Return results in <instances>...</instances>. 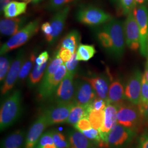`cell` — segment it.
<instances>
[{
    "instance_id": "cell-49",
    "label": "cell",
    "mask_w": 148,
    "mask_h": 148,
    "mask_svg": "<svg viewBox=\"0 0 148 148\" xmlns=\"http://www.w3.org/2000/svg\"><path fill=\"white\" fill-rule=\"evenodd\" d=\"M42 0H27V3H30V2H32L33 3H39L40 2H41Z\"/></svg>"
},
{
    "instance_id": "cell-20",
    "label": "cell",
    "mask_w": 148,
    "mask_h": 148,
    "mask_svg": "<svg viewBox=\"0 0 148 148\" xmlns=\"http://www.w3.org/2000/svg\"><path fill=\"white\" fill-rule=\"evenodd\" d=\"M125 90L121 82L119 79L113 81L109 86L107 104L110 103L119 107L125 103Z\"/></svg>"
},
{
    "instance_id": "cell-11",
    "label": "cell",
    "mask_w": 148,
    "mask_h": 148,
    "mask_svg": "<svg viewBox=\"0 0 148 148\" xmlns=\"http://www.w3.org/2000/svg\"><path fill=\"white\" fill-rule=\"evenodd\" d=\"M74 104V103L69 104L56 103L55 106L46 108L43 114L46 118L48 126L66 123Z\"/></svg>"
},
{
    "instance_id": "cell-37",
    "label": "cell",
    "mask_w": 148,
    "mask_h": 148,
    "mask_svg": "<svg viewBox=\"0 0 148 148\" xmlns=\"http://www.w3.org/2000/svg\"><path fill=\"white\" fill-rule=\"evenodd\" d=\"M78 63L79 60L76 58V53H75L73 55L72 58L70 59L69 61L64 63L66 68V72L69 74L75 75L77 71Z\"/></svg>"
},
{
    "instance_id": "cell-5",
    "label": "cell",
    "mask_w": 148,
    "mask_h": 148,
    "mask_svg": "<svg viewBox=\"0 0 148 148\" xmlns=\"http://www.w3.org/2000/svg\"><path fill=\"white\" fill-rule=\"evenodd\" d=\"M112 18L110 14L93 5L82 6L76 13L77 21L88 26H97L106 24Z\"/></svg>"
},
{
    "instance_id": "cell-16",
    "label": "cell",
    "mask_w": 148,
    "mask_h": 148,
    "mask_svg": "<svg viewBox=\"0 0 148 148\" xmlns=\"http://www.w3.org/2000/svg\"><path fill=\"white\" fill-rule=\"evenodd\" d=\"M70 8L69 5L62 8L56 12L51 19L50 23L53 29V32L46 39L48 42L53 43L58 38L63 30L65 23L69 15Z\"/></svg>"
},
{
    "instance_id": "cell-27",
    "label": "cell",
    "mask_w": 148,
    "mask_h": 148,
    "mask_svg": "<svg viewBox=\"0 0 148 148\" xmlns=\"http://www.w3.org/2000/svg\"><path fill=\"white\" fill-rule=\"evenodd\" d=\"M96 50L93 45L79 44L76 52V58L79 61H88L95 55Z\"/></svg>"
},
{
    "instance_id": "cell-25",
    "label": "cell",
    "mask_w": 148,
    "mask_h": 148,
    "mask_svg": "<svg viewBox=\"0 0 148 148\" xmlns=\"http://www.w3.org/2000/svg\"><path fill=\"white\" fill-rule=\"evenodd\" d=\"M81 36L77 30H73L64 37L61 41L59 48H64L69 49L72 53H76L79 45Z\"/></svg>"
},
{
    "instance_id": "cell-34",
    "label": "cell",
    "mask_w": 148,
    "mask_h": 148,
    "mask_svg": "<svg viewBox=\"0 0 148 148\" xmlns=\"http://www.w3.org/2000/svg\"><path fill=\"white\" fill-rule=\"evenodd\" d=\"M76 1L77 0H49L48 8L51 11H58Z\"/></svg>"
},
{
    "instance_id": "cell-43",
    "label": "cell",
    "mask_w": 148,
    "mask_h": 148,
    "mask_svg": "<svg viewBox=\"0 0 148 148\" xmlns=\"http://www.w3.org/2000/svg\"><path fill=\"white\" fill-rule=\"evenodd\" d=\"M41 30L45 35V37H47L51 35L53 32V29L51 25V23L49 22H45L43 23L41 26Z\"/></svg>"
},
{
    "instance_id": "cell-21",
    "label": "cell",
    "mask_w": 148,
    "mask_h": 148,
    "mask_svg": "<svg viewBox=\"0 0 148 148\" xmlns=\"http://www.w3.org/2000/svg\"><path fill=\"white\" fill-rule=\"evenodd\" d=\"M68 137L70 148H95V144H97L77 130L69 131Z\"/></svg>"
},
{
    "instance_id": "cell-36",
    "label": "cell",
    "mask_w": 148,
    "mask_h": 148,
    "mask_svg": "<svg viewBox=\"0 0 148 148\" xmlns=\"http://www.w3.org/2000/svg\"><path fill=\"white\" fill-rule=\"evenodd\" d=\"M148 103V83L144 74L142 75L140 99L139 104H145Z\"/></svg>"
},
{
    "instance_id": "cell-13",
    "label": "cell",
    "mask_w": 148,
    "mask_h": 148,
    "mask_svg": "<svg viewBox=\"0 0 148 148\" xmlns=\"http://www.w3.org/2000/svg\"><path fill=\"white\" fill-rule=\"evenodd\" d=\"M126 43L130 49L137 51L140 48V33L137 22L133 12L128 14L123 24Z\"/></svg>"
},
{
    "instance_id": "cell-32",
    "label": "cell",
    "mask_w": 148,
    "mask_h": 148,
    "mask_svg": "<svg viewBox=\"0 0 148 148\" xmlns=\"http://www.w3.org/2000/svg\"><path fill=\"white\" fill-rule=\"evenodd\" d=\"M53 141L58 148H70L69 139L65 137L62 133L52 131Z\"/></svg>"
},
{
    "instance_id": "cell-41",
    "label": "cell",
    "mask_w": 148,
    "mask_h": 148,
    "mask_svg": "<svg viewBox=\"0 0 148 148\" xmlns=\"http://www.w3.org/2000/svg\"><path fill=\"white\" fill-rule=\"evenodd\" d=\"M57 51L59 57L62 60L63 63L69 61L72 58L73 55L74 54L69 51V49L64 48H59Z\"/></svg>"
},
{
    "instance_id": "cell-46",
    "label": "cell",
    "mask_w": 148,
    "mask_h": 148,
    "mask_svg": "<svg viewBox=\"0 0 148 148\" xmlns=\"http://www.w3.org/2000/svg\"><path fill=\"white\" fill-rule=\"evenodd\" d=\"M11 2V0H0V10L2 12L5 6Z\"/></svg>"
},
{
    "instance_id": "cell-28",
    "label": "cell",
    "mask_w": 148,
    "mask_h": 148,
    "mask_svg": "<svg viewBox=\"0 0 148 148\" xmlns=\"http://www.w3.org/2000/svg\"><path fill=\"white\" fill-rule=\"evenodd\" d=\"M36 54L37 52L34 51L27 57V59H25L19 74L18 79V81H23L27 78L28 75L30 74L34 64H35L36 59L37 58Z\"/></svg>"
},
{
    "instance_id": "cell-17",
    "label": "cell",
    "mask_w": 148,
    "mask_h": 148,
    "mask_svg": "<svg viewBox=\"0 0 148 148\" xmlns=\"http://www.w3.org/2000/svg\"><path fill=\"white\" fill-rule=\"evenodd\" d=\"M118 107L110 103L107 104L104 109V119L102 126L98 130L100 133L101 143L99 146L104 147L108 134L117 124V112Z\"/></svg>"
},
{
    "instance_id": "cell-40",
    "label": "cell",
    "mask_w": 148,
    "mask_h": 148,
    "mask_svg": "<svg viewBox=\"0 0 148 148\" xmlns=\"http://www.w3.org/2000/svg\"><path fill=\"white\" fill-rule=\"evenodd\" d=\"M107 105L105 100L97 97L91 104L92 109L95 110H104Z\"/></svg>"
},
{
    "instance_id": "cell-52",
    "label": "cell",
    "mask_w": 148,
    "mask_h": 148,
    "mask_svg": "<svg viewBox=\"0 0 148 148\" xmlns=\"http://www.w3.org/2000/svg\"><path fill=\"white\" fill-rule=\"evenodd\" d=\"M112 1H116V0H112Z\"/></svg>"
},
{
    "instance_id": "cell-15",
    "label": "cell",
    "mask_w": 148,
    "mask_h": 148,
    "mask_svg": "<svg viewBox=\"0 0 148 148\" xmlns=\"http://www.w3.org/2000/svg\"><path fill=\"white\" fill-rule=\"evenodd\" d=\"M48 126L43 114L38 117L32 123L27 133L23 148H36L45 130Z\"/></svg>"
},
{
    "instance_id": "cell-10",
    "label": "cell",
    "mask_w": 148,
    "mask_h": 148,
    "mask_svg": "<svg viewBox=\"0 0 148 148\" xmlns=\"http://www.w3.org/2000/svg\"><path fill=\"white\" fill-rule=\"evenodd\" d=\"M74 75L66 72L54 93L56 103L69 104L74 103L75 92Z\"/></svg>"
},
{
    "instance_id": "cell-38",
    "label": "cell",
    "mask_w": 148,
    "mask_h": 148,
    "mask_svg": "<svg viewBox=\"0 0 148 148\" xmlns=\"http://www.w3.org/2000/svg\"><path fill=\"white\" fill-rule=\"evenodd\" d=\"M51 144H54L53 141L52 131H48L43 134L38 142L37 146L43 147L45 145Z\"/></svg>"
},
{
    "instance_id": "cell-6",
    "label": "cell",
    "mask_w": 148,
    "mask_h": 148,
    "mask_svg": "<svg viewBox=\"0 0 148 148\" xmlns=\"http://www.w3.org/2000/svg\"><path fill=\"white\" fill-rule=\"evenodd\" d=\"M136 135V132L131 128L117 123L108 135L104 147L127 148Z\"/></svg>"
},
{
    "instance_id": "cell-19",
    "label": "cell",
    "mask_w": 148,
    "mask_h": 148,
    "mask_svg": "<svg viewBox=\"0 0 148 148\" xmlns=\"http://www.w3.org/2000/svg\"><path fill=\"white\" fill-rule=\"evenodd\" d=\"M26 17L5 18L0 21V32L5 36L14 35L25 26Z\"/></svg>"
},
{
    "instance_id": "cell-26",
    "label": "cell",
    "mask_w": 148,
    "mask_h": 148,
    "mask_svg": "<svg viewBox=\"0 0 148 148\" xmlns=\"http://www.w3.org/2000/svg\"><path fill=\"white\" fill-rule=\"evenodd\" d=\"M47 65L48 63H46L42 65H38L35 64L34 68L32 70V72L29 76L27 82L29 87H34L40 82L41 79H42Z\"/></svg>"
},
{
    "instance_id": "cell-9",
    "label": "cell",
    "mask_w": 148,
    "mask_h": 148,
    "mask_svg": "<svg viewBox=\"0 0 148 148\" xmlns=\"http://www.w3.org/2000/svg\"><path fill=\"white\" fill-rule=\"evenodd\" d=\"M74 103L76 105L90 106L97 97L95 90L90 83L81 77L75 80Z\"/></svg>"
},
{
    "instance_id": "cell-8",
    "label": "cell",
    "mask_w": 148,
    "mask_h": 148,
    "mask_svg": "<svg viewBox=\"0 0 148 148\" xmlns=\"http://www.w3.org/2000/svg\"><path fill=\"white\" fill-rule=\"evenodd\" d=\"M66 74V68L64 63H63L51 77L42 79L38 90L39 98L42 100H45L54 95Z\"/></svg>"
},
{
    "instance_id": "cell-42",
    "label": "cell",
    "mask_w": 148,
    "mask_h": 148,
    "mask_svg": "<svg viewBox=\"0 0 148 148\" xmlns=\"http://www.w3.org/2000/svg\"><path fill=\"white\" fill-rule=\"evenodd\" d=\"M49 58V54L47 51H44L42 53L38 55L36 59L35 64L38 65H42L46 63H47L48 60Z\"/></svg>"
},
{
    "instance_id": "cell-33",
    "label": "cell",
    "mask_w": 148,
    "mask_h": 148,
    "mask_svg": "<svg viewBox=\"0 0 148 148\" xmlns=\"http://www.w3.org/2000/svg\"><path fill=\"white\" fill-rule=\"evenodd\" d=\"M98 38L101 45L109 51V53H111L112 49V43L108 32L102 29L101 32H98Z\"/></svg>"
},
{
    "instance_id": "cell-12",
    "label": "cell",
    "mask_w": 148,
    "mask_h": 148,
    "mask_svg": "<svg viewBox=\"0 0 148 148\" xmlns=\"http://www.w3.org/2000/svg\"><path fill=\"white\" fill-rule=\"evenodd\" d=\"M25 59V51L21 49L19 51L16 58L13 61L11 68L1 87V94L2 95H7L14 87L16 82L18 79L21 66Z\"/></svg>"
},
{
    "instance_id": "cell-7",
    "label": "cell",
    "mask_w": 148,
    "mask_h": 148,
    "mask_svg": "<svg viewBox=\"0 0 148 148\" xmlns=\"http://www.w3.org/2000/svg\"><path fill=\"white\" fill-rule=\"evenodd\" d=\"M139 29L140 50L143 56L148 53V9L144 5H136L133 10Z\"/></svg>"
},
{
    "instance_id": "cell-30",
    "label": "cell",
    "mask_w": 148,
    "mask_h": 148,
    "mask_svg": "<svg viewBox=\"0 0 148 148\" xmlns=\"http://www.w3.org/2000/svg\"><path fill=\"white\" fill-rule=\"evenodd\" d=\"M12 59L9 55L3 54L0 58V81L4 82L12 63Z\"/></svg>"
},
{
    "instance_id": "cell-48",
    "label": "cell",
    "mask_w": 148,
    "mask_h": 148,
    "mask_svg": "<svg viewBox=\"0 0 148 148\" xmlns=\"http://www.w3.org/2000/svg\"><path fill=\"white\" fill-rule=\"evenodd\" d=\"M148 0H135L136 2V6L138 5H144L145 2H146Z\"/></svg>"
},
{
    "instance_id": "cell-1",
    "label": "cell",
    "mask_w": 148,
    "mask_h": 148,
    "mask_svg": "<svg viewBox=\"0 0 148 148\" xmlns=\"http://www.w3.org/2000/svg\"><path fill=\"white\" fill-rule=\"evenodd\" d=\"M22 114L21 92L16 90L8 96L1 106L0 130L3 131L11 127L19 119Z\"/></svg>"
},
{
    "instance_id": "cell-23",
    "label": "cell",
    "mask_w": 148,
    "mask_h": 148,
    "mask_svg": "<svg viewBox=\"0 0 148 148\" xmlns=\"http://www.w3.org/2000/svg\"><path fill=\"white\" fill-rule=\"evenodd\" d=\"M91 109V105L80 106L74 104L71 108L66 123L74 126L81 119L84 117H88Z\"/></svg>"
},
{
    "instance_id": "cell-51",
    "label": "cell",
    "mask_w": 148,
    "mask_h": 148,
    "mask_svg": "<svg viewBox=\"0 0 148 148\" xmlns=\"http://www.w3.org/2000/svg\"><path fill=\"white\" fill-rule=\"evenodd\" d=\"M36 148H40V147H36Z\"/></svg>"
},
{
    "instance_id": "cell-47",
    "label": "cell",
    "mask_w": 148,
    "mask_h": 148,
    "mask_svg": "<svg viewBox=\"0 0 148 148\" xmlns=\"http://www.w3.org/2000/svg\"><path fill=\"white\" fill-rule=\"evenodd\" d=\"M144 75L145 76V78H146V79H147L148 83V54H147V64H146Z\"/></svg>"
},
{
    "instance_id": "cell-22",
    "label": "cell",
    "mask_w": 148,
    "mask_h": 148,
    "mask_svg": "<svg viewBox=\"0 0 148 148\" xmlns=\"http://www.w3.org/2000/svg\"><path fill=\"white\" fill-rule=\"evenodd\" d=\"M26 136L27 134L24 130H18L12 133L2 141L1 148H24Z\"/></svg>"
},
{
    "instance_id": "cell-18",
    "label": "cell",
    "mask_w": 148,
    "mask_h": 148,
    "mask_svg": "<svg viewBox=\"0 0 148 148\" xmlns=\"http://www.w3.org/2000/svg\"><path fill=\"white\" fill-rule=\"evenodd\" d=\"M81 77L90 83L95 90L98 97L108 102V95L110 86L108 77L104 75H99L91 77L82 76Z\"/></svg>"
},
{
    "instance_id": "cell-14",
    "label": "cell",
    "mask_w": 148,
    "mask_h": 148,
    "mask_svg": "<svg viewBox=\"0 0 148 148\" xmlns=\"http://www.w3.org/2000/svg\"><path fill=\"white\" fill-rule=\"evenodd\" d=\"M142 75L139 70H136L128 79L125 90L126 99L135 105L140 102Z\"/></svg>"
},
{
    "instance_id": "cell-2",
    "label": "cell",
    "mask_w": 148,
    "mask_h": 148,
    "mask_svg": "<svg viewBox=\"0 0 148 148\" xmlns=\"http://www.w3.org/2000/svg\"><path fill=\"white\" fill-rule=\"evenodd\" d=\"M143 114L138 105L131 103H124L118 107L117 123L131 128L134 131L139 130L143 123Z\"/></svg>"
},
{
    "instance_id": "cell-24",
    "label": "cell",
    "mask_w": 148,
    "mask_h": 148,
    "mask_svg": "<svg viewBox=\"0 0 148 148\" xmlns=\"http://www.w3.org/2000/svg\"><path fill=\"white\" fill-rule=\"evenodd\" d=\"M27 4L25 2L11 1L3 10V14L6 18H14L24 14L27 11Z\"/></svg>"
},
{
    "instance_id": "cell-45",
    "label": "cell",
    "mask_w": 148,
    "mask_h": 148,
    "mask_svg": "<svg viewBox=\"0 0 148 148\" xmlns=\"http://www.w3.org/2000/svg\"><path fill=\"white\" fill-rule=\"evenodd\" d=\"M138 148H148V135H144L140 138Z\"/></svg>"
},
{
    "instance_id": "cell-29",
    "label": "cell",
    "mask_w": 148,
    "mask_h": 148,
    "mask_svg": "<svg viewBox=\"0 0 148 148\" xmlns=\"http://www.w3.org/2000/svg\"><path fill=\"white\" fill-rule=\"evenodd\" d=\"M104 119V110H95L91 109L90 111L88 119L92 127L99 130L103 125Z\"/></svg>"
},
{
    "instance_id": "cell-39",
    "label": "cell",
    "mask_w": 148,
    "mask_h": 148,
    "mask_svg": "<svg viewBox=\"0 0 148 148\" xmlns=\"http://www.w3.org/2000/svg\"><path fill=\"white\" fill-rule=\"evenodd\" d=\"M74 127L76 130L79 131L81 132L89 130L92 127L88 117H84L81 119L76 125H74Z\"/></svg>"
},
{
    "instance_id": "cell-3",
    "label": "cell",
    "mask_w": 148,
    "mask_h": 148,
    "mask_svg": "<svg viewBox=\"0 0 148 148\" xmlns=\"http://www.w3.org/2000/svg\"><path fill=\"white\" fill-rule=\"evenodd\" d=\"M40 19H36L30 21L20 31L16 33L6 42L3 43L0 50L1 56L5 54L8 52L19 47L29 41L39 30Z\"/></svg>"
},
{
    "instance_id": "cell-44",
    "label": "cell",
    "mask_w": 148,
    "mask_h": 148,
    "mask_svg": "<svg viewBox=\"0 0 148 148\" xmlns=\"http://www.w3.org/2000/svg\"><path fill=\"white\" fill-rule=\"evenodd\" d=\"M138 106L143 114L144 119L147 121L148 123V103L145 104H139Z\"/></svg>"
},
{
    "instance_id": "cell-50",
    "label": "cell",
    "mask_w": 148,
    "mask_h": 148,
    "mask_svg": "<svg viewBox=\"0 0 148 148\" xmlns=\"http://www.w3.org/2000/svg\"><path fill=\"white\" fill-rule=\"evenodd\" d=\"M22 1H23V2H27V0H21Z\"/></svg>"
},
{
    "instance_id": "cell-31",
    "label": "cell",
    "mask_w": 148,
    "mask_h": 148,
    "mask_svg": "<svg viewBox=\"0 0 148 148\" xmlns=\"http://www.w3.org/2000/svg\"><path fill=\"white\" fill-rule=\"evenodd\" d=\"M136 7L135 0H119L118 13L120 15L128 16Z\"/></svg>"
},
{
    "instance_id": "cell-4",
    "label": "cell",
    "mask_w": 148,
    "mask_h": 148,
    "mask_svg": "<svg viewBox=\"0 0 148 148\" xmlns=\"http://www.w3.org/2000/svg\"><path fill=\"white\" fill-rule=\"evenodd\" d=\"M103 29L108 32L112 43L111 54L116 59H120L125 50V37L123 25L121 21L112 18L105 24Z\"/></svg>"
},
{
    "instance_id": "cell-35",
    "label": "cell",
    "mask_w": 148,
    "mask_h": 148,
    "mask_svg": "<svg viewBox=\"0 0 148 148\" xmlns=\"http://www.w3.org/2000/svg\"><path fill=\"white\" fill-rule=\"evenodd\" d=\"M81 132L91 141L94 142L97 144H99V145L102 142L99 131L93 127H92L89 130L82 131Z\"/></svg>"
}]
</instances>
